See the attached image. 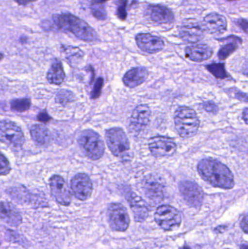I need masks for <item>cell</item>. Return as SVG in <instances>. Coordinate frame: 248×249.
I'll use <instances>...</instances> for the list:
<instances>
[{"label": "cell", "instance_id": "cell-1", "mask_svg": "<svg viewBox=\"0 0 248 249\" xmlns=\"http://www.w3.org/2000/svg\"><path fill=\"white\" fill-rule=\"evenodd\" d=\"M198 171L200 177L214 187L224 190L234 187V178L231 170L217 160H202L198 164Z\"/></svg>", "mask_w": 248, "mask_h": 249}, {"label": "cell", "instance_id": "cell-29", "mask_svg": "<svg viewBox=\"0 0 248 249\" xmlns=\"http://www.w3.org/2000/svg\"><path fill=\"white\" fill-rule=\"evenodd\" d=\"M11 109L13 111L23 112L30 108L31 101L29 99H15L11 102Z\"/></svg>", "mask_w": 248, "mask_h": 249}, {"label": "cell", "instance_id": "cell-11", "mask_svg": "<svg viewBox=\"0 0 248 249\" xmlns=\"http://www.w3.org/2000/svg\"><path fill=\"white\" fill-rule=\"evenodd\" d=\"M203 25L193 19L185 20L179 27L180 37L185 42L196 43L200 41L205 35Z\"/></svg>", "mask_w": 248, "mask_h": 249}, {"label": "cell", "instance_id": "cell-21", "mask_svg": "<svg viewBox=\"0 0 248 249\" xmlns=\"http://www.w3.org/2000/svg\"><path fill=\"white\" fill-rule=\"evenodd\" d=\"M186 55L191 61L202 62L212 57V48L205 44H193L186 48Z\"/></svg>", "mask_w": 248, "mask_h": 249}, {"label": "cell", "instance_id": "cell-43", "mask_svg": "<svg viewBox=\"0 0 248 249\" xmlns=\"http://www.w3.org/2000/svg\"><path fill=\"white\" fill-rule=\"evenodd\" d=\"M228 1H235V0H228Z\"/></svg>", "mask_w": 248, "mask_h": 249}, {"label": "cell", "instance_id": "cell-13", "mask_svg": "<svg viewBox=\"0 0 248 249\" xmlns=\"http://www.w3.org/2000/svg\"><path fill=\"white\" fill-rule=\"evenodd\" d=\"M51 193L57 202L63 206H68L71 203V193L68 184L61 176L55 175L50 181Z\"/></svg>", "mask_w": 248, "mask_h": 249}, {"label": "cell", "instance_id": "cell-31", "mask_svg": "<svg viewBox=\"0 0 248 249\" xmlns=\"http://www.w3.org/2000/svg\"><path fill=\"white\" fill-rule=\"evenodd\" d=\"M128 0H119L116 7V15L121 20H125L127 18L128 13L126 11Z\"/></svg>", "mask_w": 248, "mask_h": 249}, {"label": "cell", "instance_id": "cell-24", "mask_svg": "<svg viewBox=\"0 0 248 249\" xmlns=\"http://www.w3.org/2000/svg\"><path fill=\"white\" fill-rule=\"evenodd\" d=\"M30 131L32 139L39 146H47L51 143L52 135L45 126L42 124H33L31 127Z\"/></svg>", "mask_w": 248, "mask_h": 249}, {"label": "cell", "instance_id": "cell-25", "mask_svg": "<svg viewBox=\"0 0 248 249\" xmlns=\"http://www.w3.org/2000/svg\"><path fill=\"white\" fill-rule=\"evenodd\" d=\"M48 82L51 84L61 85L65 79V73L61 61L55 60L52 62L47 75Z\"/></svg>", "mask_w": 248, "mask_h": 249}, {"label": "cell", "instance_id": "cell-17", "mask_svg": "<svg viewBox=\"0 0 248 249\" xmlns=\"http://www.w3.org/2000/svg\"><path fill=\"white\" fill-rule=\"evenodd\" d=\"M202 25L205 30L209 33L219 35L224 33L227 31V20L223 15L211 13L205 16Z\"/></svg>", "mask_w": 248, "mask_h": 249}, {"label": "cell", "instance_id": "cell-40", "mask_svg": "<svg viewBox=\"0 0 248 249\" xmlns=\"http://www.w3.org/2000/svg\"><path fill=\"white\" fill-rule=\"evenodd\" d=\"M109 0H92L91 4H103Z\"/></svg>", "mask_w": 248, "mask_h": 249}, {"label": "cell", "instance_id": "cell-15", "mask_svg": "<svg viewBox=\"0 0 248 249\" xmlns=\"http://www.w3.org/2000/svg\"><path fill=\"white\" fill-rule=\"evenodd\" d=\"M135 40L138 48L147 53H157L165 47L161 38L151 34H139L135 37Z\"/></svg>", "mask_w": 248, "mask_h": 249}, {"label": "cell", "instance_id": "cell-14", "mask_svg": "<svg viewBox=\"0 0 248 249\" xmlns=\"http://www.w3.org/2000/svg\"><path fill=\"white\" fill-rule=\"evenodd\" d=\"M151 111L148 105L137 106L132 112L130 121V127L132 131L139 133L144 130L150 122Z\"/></svg>", "mask_w": 248, "mask_h": 249}, {"label": "cell", "instance_id": "cell-23", "mask_svg": "<svg viewBox=\"0 0 248 249\" xmlns=\"http://www.w3.org/2000/svg\"><path fill=\"white\" fill-rule=\"evenodd\" d=\"M9 195L16 201L20 203H33L42 206V199L40 197L31 194L25 187H13L8 191Z\"/></svg>", "mask_w": 248, "mask_h": 249}, {"label": "cell", "instance_id": "cell-33", "mask_svg": "<svg viewBox=\"0 0 248 249\" xmlns=\"http://www.w3.org/2000/svg\"><path fill=\"white\" fill-rule=\"evenodd\" d=\"M103 86V79L102 77H99L95 84L94 89L92 92V99H96L100 96L101 93L102 88Z\"/></svg>", "mask_w": 248, "mask_h": 249}, {"label": "cell", "instance_id": "cell-32", "mask_svg": "<svg viewBox=\"0 0 248 249\" xmlns=\"http://www.w3.org/2000/svg\"><path fill=\"white\" fill-rule=\"evenodd\" d=\"M11 168H10L9 161L5 158L3 154L0 152V175L5 176L10 173Z\"/></svg>", "mask_w": 248, "mask_h": 249}, {"label": "cell", "instance_id": "cell-18", "mask_svg": "<svg viewBox=\"0 0 248 249\" xmlns=\"http://www.w3.org/2000/svg\"><path fill=\"white\" fill-rule=\"evenodd\" d=\"M127 199L131 205V209L133 212L134 217L137 222H144L149 216L148 205L139 196L132 192L126 194Z\"/></svg>", "mask_w": 248, "mask_h": 249}, {"label": "cell", "instance_id": "cell-7", "mask_svg": "<svg viewBox=\"0 0 248 249\" xmlns=\"http://www.w3.org/2000/svg\"><path fill=\"white\" fill-rule=\"evenodd\" d=\"M0 142L10 147H20L24 135L20 127L10 121H0Z\"/></svg>", "mask_w": 248, "mask_h": 249}, {"label": "cell", "instance_id": "cell-10", "mask_svg": "<svg viewBox=\"0 0 248 249\" xmlns=\"http://www.w3.org/2000/svg\"><path fill=\"white\" fill-rule=\"evenodd\" d=\"M179 191L189 206L199 208L204 200V192L199 184L192 181H183L179 184Z\"/></svg>", "mask_w": 248, "mask_h": 249}, {"label": "cell", "instance_id": "cell-41", "mask_svg": "<svg viewBox=\"0 0 248 249\" xmlns=\"http://www.w3.org/2000/svg\"><path fill=\"white\" fill-rule=\"evenodd\" d=\"M3 57H4V55H3L2 53H0V61H1V60H2Z\"/></svg>", "mask_w": 248, "mask_h": 249}, {"label": "cell", "instance_id": "cell-5", "mask_svg": "<svg viewBox=\"0 0 248 249\" xmlns=\"http://www.w3.org/2000/svg\"><path fill=\"white\" fill-rule=\"evenodd\" d=\"M106 140L109 149L115 156L122 158L129 152L131 148L129 139L120 127H112L106 130Z\"/></svg>", "mask_w": 248, "mask_h": 249}, {"label": "cell", "instance_id": "cell-35", "mask_svg": "<svg viewBox=\"0 0 248 249\" xmlns=\"http://www.w3.org/2000/svg\"><path fill=\"white\" fill-rule=\"evenodd\" d=\"M50 119L51 118H50L49 115H48L46 112H40L39 115H38V120L42 123L48 122Z\"/></svg>", "mask_w": 248, "mask_h": 249}, {"label": "cell", "instance_id": "cell-8", "mask_svg": "<svg viewBox=\"0 0 248 249\" xmlns=\"http://www.w3.org/2000/svg\"><path fill=\"white\" fill-rule=\"evenodd\" d=\"M108 219L112 231L124 232L130 225V217L125 206L120 203H112L107 211Z\"/></svg>", "mask_w": 248, "mask_h": 249}, {"label": "cell", "instance_id": "cell-30", "mask_svg": "<svg viewBox=\"0 0 248 249\" xmlns=\"http://www.w3.org/2000/svg\"><path fill=\"white\" fill-rule=\"evenodd\" d=\"M92 14L99 20H104L107 18V12L103 4H91L90 6Z\"/></svg>", "mask_w": 248, "mask_h": 249}, {"label": "cell", "instance_id": "cell-2", "mask_svg": "<svg viewBox=\"0 0 248 249\" xmlns=\"http://www.w3.org/2000/svg\"><path fill=\"white\" fill-rule=\"evenodd\" d=\"M52 21L53 27L58 32H70L85 42H95L99 39L98 34L87 22L71 13L53 15Z\"/></svg>", "mask_w": 248, "mask_h": 249}, {"label": "cell", "instance_id": "cell-34", "mask_svg": "<svg viewBox=\"0 0 248 249\" xmlns=\"http://www.w3.org/2000/svg\"><path fill=\"white\" fill-rule=\"evenodd\" d=\"M202 107L206 112H211V113H217L218 111V107L215 103L212 102H204L202 104Z\"/></svg>", "mask_w": 248, "mask_h": 249}, {"label": "cell", "instance_id": "cell-20", "mask_svg": "<svg viewBox=\"0 0 248 249\" xmlns=\"http://www.w3.org/2000/svg\"><path fill=\"white\" fill-rule=\"evenodd\" d=\"M146 196L151 201L160 203L164 198V186L154 177H149L143 184Z\"/></svg>", "mask_w": 248, "mask_h": 249}, {"label": "cell", "instance_id": "cell-22", "mask_svg": "<svg viewBox=\"0 0 248 249\" xmlns=\"http://www.w3.org/2000/svg\"><path fill=\"white\" fill-rule=\"evenodd\" d=\"M149 77V71L144 67H135L125 73L123 83L130 89H135L141 86Z\"/></svg>", "mask_w": 248, "mask_h": 249}, {"label": "cell", "instance_id": "cell-26", "mask_svg": "<svg viewBox=\"0 0 248 249\" xmlns=\"http://www.w3.org/2000/svg\"><path fill=\"white\" fill-rule=\"evenodd\" d=\"M206 69L216 78L225 79L227 77V71L224 64L214 63L206 66Z\"/></svg>", "mask_w": 248, "mask_h": 249}, {"label": "cell", "instance_id": "cell-6", "mask_svg": "<svg viewBox=\"0 0 248 249\" xmlns=\"http://www.w3.org/2000/svg\"><path fill=\"white\" fill-rule=\"evenodd\" d=\"M154 219L157 225L166 231H173L182 223V216L179 211L169 205L160 206L156 211Z\"/></svg>", "mask_w": 248, "mask_h": 249}, {"label": "cell", "instance_id": "cell-38", "mask_svg": "<svg viewBox=\"0 0 248 249\" xmlns=\"http://www.w3.org/2000/svg\"><path fill=\"white\" fill-rule=\"evenodd\" d=\"M15 1L17 4H20V5H26V4L33 2V1H36V0H15Z\"/></svg>", "mask_w": 248, "mask_h": 249}, {"label": "cell", "instance_id": "cell-16", "mask_svg": "<svg viewBox=\"0 0 248 249\" xmlns=\"http://www.w3.org/2000/svg\"><path fill=\"white\" fill-rule=\"evenodd\" d=\"M147 14L150 20L155 23L167 24L174 21L173 12L163 4H150L147 7Z\"/></svg>", "mask_w": 248, "mask_h": 249}, {"label": "cell", "instance_id": "cell-37", "mask_svg": "<svg viewBox=\"0 0 248 249\" xmlns=\"http://www.w3.org/2000/svg\"><path fill=\"white\" fill-rule=\"evenodd\" d=\"M241 228L245 232H248V216L247 215L244 216L241 222Z\"/></svg>", "mask_w": 248, "mask_h": 249}, {"label": "cell", "instance_id": "cell-9", "mask_svg": "<svg viewBox=\"0 0 248 249\" xmlns=\"http://www.w3.org/2000/svg\"><path fill=\"white\" fill-rule=\"evenodd\" d=\"M150 152L156 158L171 156L177 149L176 142L166 136H154L149 141Z\"/></svg>", "mask_w": 248, "mask_h": 249}, {"label": "cell", "instance_id": "cell-28", "mask_svg": "<svg viewBox=\"0 0 248 249\" xmlns=\"http://www.w3.org/2000/svg\"><path fill=\"white\" fill-rule=\"evenodd\" d=\"M74 99H75V96H74V93L68 90H60L57 93L56 97H55L57 103L63 105V106H66L68 104L74 102Z\"/></svg>", "mask_w": 248, "mask_h": 249}, {"label": "cell", "instance_id": "cell-4", "mask_svg": "<svg viewBox=\"0 0 248 249\" xmlns=\"http://www.w3.org/2000/svg\"><path fill=\"white\" fill-rule=\"evenodd\" d=\"M78 142L82 151L90 159L99 160L104 154V143L99 133L94 130H85L82 132Z\"/></svg>", "mask_w": 248, "mask_h": 249}, {"label": "cell", "instance_id": "cell-39", "mask_svg": "<svg viewBox=\"0 0 248 249\" xmlns=\"http://www.w3.org/2000/svg\"><path fill=\"white\" fill-rule=\"evenodd\" d=\"M243 119L244 120L245 123L248 124V108H246L243 112Z\"/></svg>", "mask_w": 248, "mask_h": 249}, {"label": "cell", "instance_id": "cell-3", "mask_svg": "<svg viewBox=\"0 0 248 249\" xmlns=\"http://www.w3.org/2000/svg\"><path fill=\"white\" fill-rule=\"evenodd\" d=\"M174 122L178 133L183 139L193 137L199 127V120L196 112L187 107H182L176 111Z\"/></svg>", "mask_w": 248, "mask_h": 249}, {"label": "cell", "instance_id": "cell-42", "mask_svg": "<svg viewBox=\"0 0 248 249\" xmlns=\"http://www.w3.org/2000/svg\"><path fill=\"white\" fill-rule=\"evenodd\" d=\"M182 249H191L188 247H183V248H182Z\"/></svg>", "mask_w": 248, "mask_h": 249}, {"label": "cell", "instance_id": "cell-27", "mask_svg": "<svg viewBox=\"0 0 248 249\" xmlns=\"http://www.w3.org/2000/svg\"><path fill=\"white\" fill-rule=\"evenodd\" d=\"M236 39H237V38ZM236 39H234L233 42H229V43L226 44L225 45H224V46L219 50L218 56L220 59H227L231 53H233L237 49L238 45H237V42H236Z\"/></svg>", "mask_w": 248, "mask_h": 249}, {"label": "cell", "instance_id": "cell-12", "mask_svg": "<svg viewBox=\"0 0 248 249\" xmlns=\"http://www.w3.org/2000/svg\"><path fill=\"white\" fill-rule=\"evenodd\" d=\"M71 191L78 200L90 198L93 193V184L90 177L85 174H78L71 179Z\"/></svg>", "mask_w": 248, "mask_h": 249}, {"label": "cell", "instance_id": "cell-19", "mask_svg": "<svg viewBox=\"0 0 248 249\" xmlns=\"http://www.w3.org/2000/svg\"><path fill=\"white\" fill-rule=\"evenodd\" d=\"M0 220L11 227H18L22 222L19 211L11 203L0 202Z\"/></svg>", "mask_w": 248, "mask_h": 249}, {"label": "cell", "instance_id": "cell-36", "mask_svg": "<svg viewBox=\"0 0 248 249\" xmlns=\"http://www.w3.org/2000/svg\"><path fill=\"white\" fill-rule=\"evenodd\" d=\"M237 24L240 26L241 29H243L244 30V32L246 33H247L248 32V21L246 20V19H240L237 21Z\"/></svg>", "mask_w": 248, "mask_h": 249}]
</instances>
